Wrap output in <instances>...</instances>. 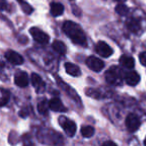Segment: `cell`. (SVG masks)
I'll return each instance as SVG.
<instances>
[{"label": "cell", "mask_w": 146, "mask_h": 146, "mask_svg": "<svg viewBox=\"0 0 146 146\" xmlns=\"http://www.w3.org/2000/svg\"><path fill=\"white\" fill-rule=\"evenodd\" d=\"M144 144H145V146H146V138H145V140H144Z\"/></svg>", "instance_id": "cell-26"}, {"label": "cell", "mask_w": 146, "mask_h": 146, "mask_svg": "<svg viewBox=\"0 0 146 146\" xmlns=\"http://www.w3.org/2000/svg\"><path fill=\"white\" fill-rule=\"evenodd\" d=\"M94 132H95V130H94V128L92 127V126H83V127L81 128V134L82 136H84V137L86 138H89V137H92V136L94 135Z\"/></svg>", "instance_id": "cell-18"}, {"label": "cell", "mask_w": 146, "mask_h": 146, "mask_svg": "<svg viewBox=\"0 0 146 146\" xmlns=\"http://www.w3.org/2000/svg\"><path fill=\"white\" fill-rule=\"evenodd\" d=\"M65 70L68 73L69 75L74 76V77H77L81 74V70L77 65L73 64V63H65Z\"/></svg>", "instance_id": "cell-13"}, {"label": "cell", "mask_w": 146, "mask_h": 146, "mask_svg": "<svg viewBox=\"0 0 146 146\" xmlns=\"http://www.w3.org/2000/svg\"><path fill=\"white\" fill-rule=\"evenodd\" d=\"M96 52L100 55V56L104 57V58H107V57L111 56L112 53H113V50L112 48L107 44V43L103 42V41H99V42L96 44Z\"/></svg>", "instance_id": "cell-6"}, {"label": "cell", "mask_w": 146, "mask_h": 146, "mask_svg": "<svg viewBox=\"0 0 146 146\" xmlns=\"http://www.w3.org/2000/svg\"><path fill=\"white\" fill-rule=\"evenodd\" d=\"M139 60L142 65L146 66V52H142L141 54L139 55Z\"/></svg>", "instance_id": "cell-22"}, {"label": "cell", "mask_w": 146, "mask_h": 146, "mask_svg": "<svg viewBox=\"0 0 146 146\" xmlns=\"http://www.w3.org/2000/svg\"><path fill=\"white\" fill-rule=\"evenodd\" d=\"M20 2H21V6H22L23 11H24L26 14H30V13L33 11L32 7H31L29 4H27L26 2H22V1H20Z\"/></svg>", "instance_id": "cell-21"}, {"label": "cell", "mask_w": 146, "mask_h": 146, "mask_svg": "<svg viewBox=\"0 0 146 146\" xmlns=\"http://www.w3.org/2000/svg\"><path fill=\"white\" fill-rule=\"evenodd\" d=\"M52 48L54 49V51H56L59 54H65L66 53V45L60 40H55L52 44Z\"/></svg>", "instance_id": "cell-16"}, {"label": "cell", "mask_w": 146, "mask_h": 146, "mask_svg": "<svg viewBox=\"0 0 146 146\" xmlns=\"http://www.w3.org/2000/svg\"><path fill=\"white\" fill-rule=\"evenodd\" d=\"M125 81L128 85L135 86L137 83H139L140 81V76L137 72L135 71H130L125 75Z\"/></svg>", "instance_id": "cell-12"}, {"label": "cell", "mask_w": 146, "mask_h": 146, "mask_svg": "<svg viewBox=\"0 0 146 146\" xmlns=\"http://www.w3.org/2000/svg\"><path fill=\"white\" fill-rule=\"evenodd\" d=\"M14 82L19 87H26L29 84V78L26 72H18L14 77Z\"/></svg>", "instance_id": "cell-10"}, {"label": "cell", "mask_w": 146, "mask_h": 146, "mask_svg": "<svg viewBox=\"0 0 146 146\" xmlns=\"http://www.w3.org/2000/svg\"><path fill=\"white\" fill-rule=\"evenodd\" d=\"M31 83H32L33 87L36 89L37 92H42L45 88V83L42 80V78L36 74V73H33L31 74Z\"/></svg>", "instance_id": "cell-9"}, {"label": "cell", "mask_w": 146, "mask_h": 146, "mask_svg": "<svg viewBox=\"0 0 146 146\" xmlns=\"http://www.w3.org/2000/svg\"><path fill=\"white\" fill-rule=\"evenodd\" d=\"M125 124H126L127 129L129 130L130 132H135L140 126V120L135 114L131 113L126 117Z\"/></svg>", "instance_id": "cell-7"}, {"label": "cell", "mask_w": 146, "mask_h": 146, "mask_svg": "<svg viewBox=\"0 0 146 146\" xmlns=\"http://www.w3.org/2000/svg\"><path fill=\"white\" fill-rule=\"evenodd\" d=\"M116 1H117V2H120V3H121V2H124L125 0H116Z\"/></svg>", "instance_id": "cell-25"}, {"label": "cell", "mask_w": 146, "mask_h": 146, "mask_svg": "<svg viewBox=\"0 0 146 146\" xmlns=\"http://www.w3.org/2000/svg\"><path fill=\"white\" fill-rule=\"evenodd\" d=\"M5 58L9 61L10 63L14 65H20L24 62V59L21 56L19 53L15 52L13 50H8L6 53H5Z\"/></svg>", "instance_id": "cell-8"}, {"label": "cell", "mask_w": 146, "mask_h": 146, "mask_svg": "<svg viewBox=\"0 0 146 146\" xmlns=\"http://www.w3.org/2000/svg\"><path fill=\"white\" fill-rule=\"evenodd\" d=\"M63 31L65 34L77 45L80 46H86L87 39H86L85 33L83 32L82 28L78 24L72 21H66L62 26Z\"/></svg>", "instance_id": "cell-1"}, {"label": "cell", "mask_w": 146, "mask_h": 146, "mask_svg": "<svg viewBox=\"0 0 146 146\" xmlns=\"http://www.w3.org/2000/svg\"><path fill=\"white\" fill-rule=\"evenodd\" d=\"M119 62L122 66L125 67V68H128V69L133 68L134 65H135L134 59L132 58L131 56H128V55H122L119 59Z\"/></svg>", "instance_id": "cell-14"}, {"label": "cell", "mask_w": 146, "mask_h": 146, "mask_svg": "<svg viewBox=\"0 0 146 146\" xmlns=\"http://www.w3.org/2000/svg\"><path fill=\"white\" fill-rule=\"evenodd\" d=\"M50 12L53 16H60L64 12V6L61 3L53 2L50 5Z\"/></svg>", "instance_id": "cell-15"}, {"label": "cell", "mask_w": 146, "mask_h": 146, "mask_svg": "<svg viewBox=\"0 0 146 146\" xmlns=\"http://www.w3.org/2000/svg\"><path fill=\"white\" fill-rule=\"evenodd\" d=\"M8 3L6 2V0H0V10H5L7 9Z\"/></svg>", "instance_id": "cell-23"}, {"label": "cell", "mask_w": 146, "mask_h": 146, "mask_svg": "<svg viewBox=\"0 0 146 146\" xmlns=\"http://www.w3.org/2000/svg\"><path fill=\"white\" fill-rule=\"evenodd\" d=\"M126 26H127V28L129 29L131 32H137V31L140 29V23H139V21L136 20V19L131 18V19H128L127 20Z\"/></svg>", "instance_id": "cell-17"}, {"label": "cell", "mask_w": 146, "mask_h": 146, "mask_svg": "<svg viewBox=\"0 0 146 146\" xmlns=\"http://www.w3.org/2000/svg\"><path fill=\"white\" fill-rule=\"evenodd\" d=\"M48 105H49V108L55 112L66 111V108L64 107V105H63V103L61 102V100L59 99V98H52V99L48 102Z\"/></svg>", "instance_id": "cell-11"}, {"label": "cell", "mask_w": 146, "mask_h": 146, "mask_svg": "<svg viewBox=\"0 0 146 146\" xmlns=\"http://www.w3.org/2000/svg\"><path fill=\"white\" fill-rule=\"evenodd\" d=\"M59 122H60L61 127L64 129L65 133H66L69 137L74 136V134H75V132H76V124L74 123V122L67 119L64 116H61V117L59 118Z\"/></svg>", "instance_id": "cell-3"}, {"label": "cell", "mask_w": 146, "mask_h": 146, "mask_svg": "<svg viewBox=\"0 0 146 146\" xmlns=\"http://www.w3.org/2000/svg\"><path fill=\"white\" fill-rule=\"evenodd\" d=\"M48 108H49V105L47 104V102L45 100H42L38 103L37 105V109H38L39 113L41 114H46L47 111H48Z\"/></svg>", "instance_id": "cell-20"}, {"label": "cell", "mask_w": 146, "mask_h": 146, "mask_svg": "<svg viewBox=\"0 0 146 146\" xmlns=\"http://www.w3.org/2000/svg\"><path fill=\"white\" fill-rule=\"evenodd\" d=\"M86 64L89 67L91 70L95 71V72H99L103 69L104 67V62L101 59L97 58L95 56H89L86 59Z\"/></svg>", "instance_id": "cell-5"}, {"label": "cell", "mask_w": 146, "mask_h": 146, "mask_svg": "<svg viewBox=\"0 0 146 146\" xmlns=\"http://www.w3.org/2000/svg\"><path fill=\"white\" fill-rule=\"evenodd\" d=\"M115 11L119 15H121V16H125V15H127L128 12H129V9H128V7L126 6V5L118 4L117 6H116V8H115Z\"/></svg>", "instance_id": "cell-19"}, {"label": "cell", "mask_w": 146, "mask_h": 146, "mask_svg": "<svg viewBox=\"0 0 146 146\" xmlns=\"http://www.w3.org/2000/svg\"><path fill=\"white\" fill-rule=\"evenodd\" d=\"M105 79L109 84L112 85H118L121 83L122 81V76H121V71L117 67H112L105 73Z\"/></svg>", "instance_id": "cell-2"}, {"label": "cell", "mask_w": 146, "mask_h": 146, "mask_svg": "<svg viewBox=\"0 0 146 146\" xmlns=\"http://www.w3.org/2000/svg\"><path fill=\"white\" fill-rule=\"evenodd\" d=\"M30 34L32 35L33 39H34L36 42L40 43V44H46L49 41V36L42 31L41 29L37 28V27H32V28L29 30Z\"/></svg>", "instance_id": "cell-4"}, {"label": "cell", "mask_w": 146, "mask_h": 146, "mask_svg": "<svg viewBox=\"0 0 146 146\" xmlns=\"http://www.w3.org/2000/svg\"><path fill=\"white\" fill-rule=\"evenodd\" d=\"M102 146H117V145L112 141H106V142H104Z\"/></svg>", "instance_id": "cell-24"}]
</instances>
